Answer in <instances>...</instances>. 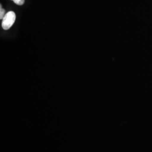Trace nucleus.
Listing matches in <instances>:
<instances>
[{
	"mask_svg": "<svg viewBox=\"0 0 152 152\" xmlns=\"http://www.w3.org/2000/svg\"><path fill=\"white\" fill-rule=\"evenodd\" d=\"M5 10L2 8V6L0 7V19H2L5 16Z\"/></svg>",
	"mask_w": 152,
	"mask_h": 152,
	"instance_id": "2",
	"label": "nucleus"
},
{
	"mask_svg": "<svg viewBox=\"0 0 152 152\" xmlns=\"http://www.w3.org/2000/svg\"><path fill=\"white\" fill-rule=\"evenodd\" d=\"M16 19V15L14 12L9 11L5 15L2 19V27L4 29L7 30L12 26Z\"/></svg>",
	"mask_w": 152,
	"mask_h": 152,
	"instance_id": "1",
	"label": "nucleus"
},
{
	"mask_svg": "<svg viewBox=\"0 0 152 152\" xmlns=\"http://www.w3.org/2000/svg\"><path fill=\"white\" fill-rule=\"evenodd\" d=\"M14 2L15 4H16V5H22L24 4L25 0H12Z\"/></svg>",
	"mask_w": 152,
	"mask_h": 152,
	"instance_id": "3",
	"label": "nucleus"
}]
</instances>
